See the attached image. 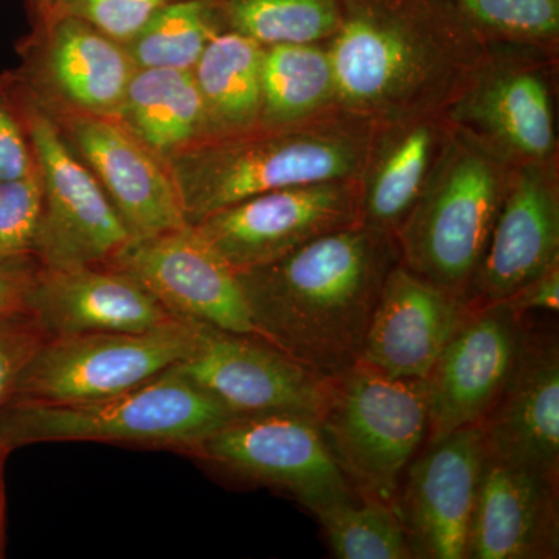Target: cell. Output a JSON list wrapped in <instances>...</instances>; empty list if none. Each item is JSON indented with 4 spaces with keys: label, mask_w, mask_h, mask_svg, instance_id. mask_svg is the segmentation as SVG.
Wrapping results in <instances>:
<instances>
[{
    "label": "cell",
    "mask_w": 559,
    "mask_h": 559,
    "mask_svg": "<svg viewBox=\"0 0 559 559\" xmlns=\"http://www.w3.org/2000/svg\"><path fill=\"white\" fill-rule=\"evenodd\" d=\"M58 2L60 0H25L32 27L49 20L55 10H57Z\"/></svg>",
    "instance_id": "8d00e7d4"
},
{
    "label": "cell",
    "mask_w": 559,
    "mask_h": 559,
    "mask_svg": "<svg viewBox=\"0 0 559 559\" xmlns=\"http://www.w3.org/2000/svg\"><path fill=\"white\" fill-rule=\"evenodd\" d=\"M452 130L444 112L374 124L358 179L360 224L395 237L436 171Z\"/></svg>",
    "instance_id": "603a6c76"
},
{
    "label": "cell",
    "mask_w": 559,
    "mask_h": 559,
    "mask_svg": "<svg viewBox=\"0 0 559 559\" xmlns=\"http://www.w3.org/2000/svg\"><path fill=\"white\" fill-rule=\"evenodd\" d=\"M46 340L28 312L0 316V409L13 399L22 370Z\"/></svg>",
    "instance_id": "836d02e7"
},
{
    "label": "cell",
    "mask_w": 559,
    "mask_h": 559,
    "mask_svg": "<svg viewBox=\"0 0 559 559\" xmlns=\"http://www.w3.org/2000/svg\"><path fill=\"white\" fill-rule=\"evenodd\" d=\"M399 263L393 235L356 223L237 277L255 336L331 378L358 362L382 285Z\"/></svg>",
    "instance_id": "6da1fadb"
},
{
    "label": "cell",
    "mask_w": 559,
    "mask_h": 559,
    "mask_svg": "<svg viewBox=\"0 0 559 559\" xmlns=\"http://www.w3.org/2000/svg\"><path fill=\"white\" fill-rule=\"evenodd\" d=\"M198 320L176 319L145 331L47 337L28 360L13 399L81 403L119 395L186 358Z\"/></svg>",
    "instance_id": "9c48e42d"
},
{
    "label": "cell",
    "mask_w": 559,
    "mask_h": 559,
    "mask_svg": "<svg viewBox=\"0 0 559 559\" xmlns=\"http://www.w3.org/2000/svg\"><path fill=\"white\" fill-rule=\"evenodd\" d=\"M558 481L487 455L466 559L558 558Z\"/></svg>",
    "instance_id": "7402d4cb"
},
{
    "label": "cell",
    "mask_w": 559,
    "mask_h": 559,
    "mask_svg": "<svg viewBox=\"0 0 559 559\" xmlns=\"http://www.w3.org/2000/svg\"><path fill=\"white\" fill-rule=\"evenodd\" d=\"M487 46L559 53V0H452Z\"/></svg>",
    "instance_id": "f546056e"
},
{
    "label": "cell",
    "mask_w": 559,
    "mask_h": 559,
    "mask_svg": "<svg viewBox=\"0 0 559 559\" xmlns=\"http://www.w3.org/2000/svg\"><path fill=\"white\" fill-rule=\"evenodd\" d=\"M559 263V160L511 170L471 304H495Z\"/></svg>",
    "instance_id": "ac0fdd59"
},
{
    "label": "cell",
    "mask_w": 559,
    "mask_h": 559,
    "mask_svg": "<svg viewBox=\"0 0 559 559\" xmlns=\"http://www.w3.org/2000/svg\"><path fill=\"white\" fill-rule=\"evenodd\" d=\"M489 457L559 479V349L554 334L524 325L506 389L479 423Z\"/></svg>",
    "instance_id": "ffe728a7"
},
{
    "label": "cell",
    "mask_w": 559,
    "mask_h": 559,
    "mask_svg": "<svg viewBox=\"0 0 559 559\" xmlns=\"http://www.w3.org/2000/svg\"><path fill=\"white\" fill-rule=\"evenodd\" d=\"M16 86L22 119L43 182L36 264L53 270L105 264L131 240L130 234L100 182L70 148L50 114L28 94L17 76Z\"/></svg>",
    "instance_id": "ba28073f"
},
{
    "label": "cell",
    "mask_w": 559,
    "mask_h": 559,
    "mask_svg": "<svg viewBox=\"0 0 559 559\" xmlns=\"http://www.w3.org/2000/svg\"><path fill=\"white\" fill-rule=\"evenodd\" d=\"M471 304L395 264L371 314L359 362L401 380H428Z\"/></svg>",
    "instance_id": "44dd1931"
},
{
    "label": "cell",
    "mask_w": 559,
    "mask_h": 559,
    "mask_svg": "<svg viewBox=\"0 0 559 559\" xmlns=\"http://www.w3.org/2000/svg\"><path fill=\"white\" fill-rule=\"evenodd\" d=\"M190 451L235 476L286 492L311 513L359 498L331 454L314 415H234Z\"/></svg>",
    "instance_id": "30bf717a"
},
{
    "label": "cell",
    "mask_w": 559,
    "mask_h": 559,
    "mask_svg": "<svg viewBox=\"0 0 559 559\" xmlns=\"http://www.w3.org/2000/svg\"><path fill=\"white\" fill-rule=\"evenodd\" d=\"M558 64L554 51L488 46L479 72L444 114L513 167L559 160Z\"/></svg>",
    "instance_id": "52a82bcc"
},
{
    "label": "cell",
    "mask_w": 559,
    "mask_h": 559,
    "mask_svg": "<svg viewBox=\"0 0 559 559\" xmlns=\"http://www.w3.org/2000/svg\"><path fill=\"white\" fill-rule=\"evenodd\" d=\"M326 47L340 108L373 124L444 112L488 55L452 0H344Z\"/></svg>",
    "instance_id": "7a4b0ae2"
},
{
    "label": "cell",
    "mask_w": 559,
    "mask_h": 559,
    "mask_svg": "<svg viewBox=\"0 0 559 559\" xmlns=\"http://www.w3.org/2000/svg\"><path fill=\"white\" fill-rule=\"evenodd\" d=\"M334 557L414 559L395 507L371 499H349L316 510Z\"/></svg>",
    "instance_id": "f1b7e54d"
},
{
    "label": "cell",
    "mask_w": 559,
    "mask_h": 559,
    "mask_svg": "<svg viewBox=\"0 0 559 559\" xmlns=\"http://www.w3.org/2000/svg\"><path fill=\"white\" fill-rule=\"evenodd\" d=\"M171 369L234 415L297 412L318 418L329 389V378L266 341L204 322H198L186 358Z\"/></svg>",
    "instance_id": "7c38bea8"
},
{
    "label": "cell",
    "mask_w": 559,
    "mask_h": 559,
    "mask_svg": "<svg viewBox=\"0 0 559 559\" xmlns=\"http://www.w3.org/2000/svg\"><path fill=\"white\" fill-rule=\"evenodd\" d=\"M356 223L358 180H330L257 194L216 210L191 227L230 270L242 272Z\"/></svg>",
    "instance_id": "8fae6325"
},
{
    "label": "cell",
    "mask_w": 559,
    "mask_h": 559,
    "mask_svg": "<svg viewBox=\"0 0 559 559\" xmlns=\"http://www.w3.org/2000/svg\"><path fill=\"white\" fill-rule=\"evenodd\" d=\"M226 32L216 0H173L124 44L138 69L193 70L210 43Z\"/></svg>",
    "instance_id": "4316f807"
},
{
    "label": "cell",
    "mask_w": 559,
    "mask_h": 559,
    "mask_svg": "<svg viewBox=\"0 0 559 559\" xmlns=\"http://www.w3.org/2000/svg\"><path fill=\"white\" fill-rule=\"evenodd\" d=\"M36 168L22 119L14 72L0 73V179L22 178Z\"/></svg>",
    "instance_id": "d6a6232c"
},
{
    "label": "cell",
    "mask_w": 559,
    "mask_h": 559,
    "mask_svg": "<svg viewBox=\"0 0 559 559\" xmlns=\"http://www.w3.org/2000/svg\"><path fill=\"white\" fill-rule=\"evenodd\" d=\"M522 333L506 301L469 305L428 377V441L479 425L513 373Z\"/></svg>",
    "instance_id": "4fadbf2b"
},
{
    "label": "cell",
    "mask_w": 559,
    "mask_h": 559,
    "mask_svg": "<svg viewBox=\"0 0 559 559\" xmlns=\"http://www.w3.org/2000/svg\"><path fill=\"white\" fill-rule=\"evenodd\" d=\"M502 301H506L520 318H524L527 312L532 311L557 314L559 310V263H555L549 270L522 286L509 299Z\"/></svg>",
    "instance_id": "e575fe53"
},
{
    "label": "cell",
    "mask_w": 559,
    "mask_h": 559,
    "mask_svg": "<svg viewBox=\"0 0 559 559\" xmlns=\"http://www.w3.org/2000/svg\"><path fill=\"white\" fill-rule=\"evenodd\" d=\"M260 127L305 123L341 109L326 43L264 47Z\"/></svg>",
    "instance_id": "484cf974"
},
{
    "label": "cell",
    "mask_w": 559,
    "mask_h": 559,
    "mask_svg": "<svg viewBox=\"0 0 559 559\" xmlns=\"http://www.w3.org/2000/svg\"><path fill=\"white\" fill-rule=\"evenodd\" d=\"M5 455L7 454H3V452H0V471H2V463H3V459H5Z\"/></svg>",
    "instance_id": "f35d334b"
},
{
    "label": "cell",
    "mask_w": 559,
    "mask_h": 559,
    "mask_svg": "<svg viewBox=\"0 0 559 559\" xmlns=\"http://www.w3.org/2000/svg\"><path fill=\"white\" fill-rule=\"evenodd\" d=\"M35 267L0 264V316L25 312V294Z\"/></svg>",
    "instance_id": "d590c367"
},
{
    "label": "cell",
    "mask_w": 559,
    "mask_h": 559,
    "mask_svg": "<svg viewBox=\"0 0 559 559\" xmlns=\"http://www.w3.org/2000/svg\"><path fill=\"white\" fill-rule=\"evenodd\" d=\"M170 2L173 0H60L51 16L76 17L124 46Z\"/></svg>",
    "instance_id": "1f68e13d"
},
{
    "label": "cell",
    "mask_w": 559,
    "mask_h": 559,
    "mask_svg": "<svg viewBox=\"0 0 559 559\" xmlns=\"http://www.w3.org/2000/svg\"><path fill=\"white\" fill-rule=\"evenodd\" d=\"M20 53L14 73L39 105L95 116L116 117L138 69L124 46L66 14L33 25Z\"/></svg>",
    "instance_id": "9a60e30c"
},
{
    "label": "cell",
    "mask_w": 559,
    "mask_h": 559,
    "mask_svg": "<svg viewBox=\"0 0 559 559\" xmlns=\"http://www.w3.org/2000/svg\"><path fill=\"white\" fill-rule=\"evenodd\" d=\"M25 312L47 337L132 333L179 319L138 280L106 264L64 270L36 266L25 294Z\"/></svg>",
    "instance_id": "d6986e66"
},
{
    "label": "cell",
    "mask_w": 559,
    "mask_h": 559,
    "mask_svg": "<svg viewBox=\"0 0 559 559\" xmlns=\"http://www.w3.org/2000/svg\"><path fill=\"white\" fill-rule=\"evenodd\" d=\"M234 414L168 369L108 399L44 403L11 399L0 409V452L50 441L150 443L191 448Z\"/></svg>",
    "instance_id": "5b68a950"
},
{
    "label": "cell",
    "mask_w": 559,
    "mask_h": 559,
    "mask_svg": "<svg viewBox=\"0 0 559 559\" xmlns=\"http://www.w3.org/2000/svg\"><path fill=\"white\" fill-rule=\"evenodd\" d=\"M116 117L164 162L209 139L193 70L135 69Z\"/></svg>",
    "instance_id": "cb8c5ba5"
},
{
    "label": "cell",
    "mask_w": 559,
    "mask_h": 559,
    "mask_svg": "<svg viewBox=\"0 0 559 559\" xmlns=\"http://www.w3.org/2000/svg\"><path fill=\"white\" fill-rule=\"evenodd\" d=\"M318 419L356 495L396 509L404 471L428 437V380L390 378L358 360L329 378Z\"/></svg>",
    "instance_id": "8992f818"
},
{
    "label": "cell",
    "mask_w": 559,
    "mask_h": 559,
    "mask_svg": "<svg viewBox=\"0 0 559 559\" xmlns=\"http://www.w3.org/2000/svg\"><path fill=\"white\" fill-rule=\"evenodd\" d=\"M263 57L261 44L235 32L221 33L201 55L193 76L204 105L209 139L260 127Z\"/></svg>",
    "instance_id": "d4e9b609"
},
{
    "label": "cell",
    "mask_w": 559,
    "mask_h": 559,
    "mask_svg": "<svg viewBox=\"0 0 559 559\" xmlns=\"http://www.w3.org/2000/svg\"><path fill=\"white\" fill-rule=\"evenodd\" d=\"M511 170L513 165L454 127L428 186L395 234L400 263L471 304Z\"/></svg>",
    "instance_id": "277c9868"
},
{
    "label": "cell",
    "mask_w": 559,
    "mask_h": 559,
    "mask_svg": "<svg viewBox=\"0 0 559 559\" xmlns=\"http://www.w3.org/2000/svg\"><path fill=\"white\" fill-rule=\"evenodd\" d=\"M105 264L138 280L175 318L255 336L237 272L191 226L131 238Z\"/></svg>",
    "instance_id": "2e32d148"
},
{
    "label": "cell",
    "mask_w": 559,
    "mask_h": 559,
    "mask_svg": "<svg viewBox=\"0 0 559 559\" xmlns=\"http://www.w3.org/2000/svg\"><path fill=\"white\" fill-rule=\"evenodd\" d=\"M485 459L484 437L474 425L428 441L411 460L396 511L414 558L466 559Z\"/></svg>",
    "instance_id": "e0dca14e"
},
{
    "label": "cell",
    "mask_w": 559,
    "mask_h": 559,
    "mask_svg": "<svg viewBox=\"0 0 559 559\" xmlns=\"http://www.w3.org/2000/svg\"><path fill=\"white\" fill-rule=\"evenodd\" d=\"M43 108L100 182L131 238L190 226L167 164L117 117Z\"/></svg>",
    "instance_id": "5bb4252c"
},
{
    "label": "cell",
    "mask_w": 559,
    "mask_h": 559,
    "mask_svg": "<svg viewBox=\"0 0 559 559\" xmlns=\"http://www.w3.org/2000/svg\"><path fill=\"white\" fill-rule=\"evenodd\" d=\"M3 546H5V485L0 474V558H3Z\"/></svg>",
    "instance_id": "74e56055"
},
{
    "label": "cell",
    "mask_w": 559,
    "mask_h": 559,
    "mask_svg": "<svg viewBox=\"0 0 559 559\" xmlns=\"http://www.w3.org/2000/svg\"><path fill=\"white\" fill-rule=\"evenodd\" d=\"M43 215L38 167L22 178L0 179V264L38 266L36 240Z\"/></svg>",
    "instance_id": "4dcf8cb0"
},
{
    "label": "cell",
    "mask_w": 559,
    "mask_h": 559,
    "mask_svg": "<svg viewBox=\"0 0 559 559\" xmlns=\"http://www.w3.org/2000/svg\"><path fill=\"white\" fill-rule=\"evenodd\" d=\"M374 124L337 109L286 127L204 140L165 162L187 223L267 191L358 180Z\"/></svg>",
    "instance_id": "3957f363"
},
{
    "label": "cell",
    "mask_w": 559,
    "mask_h": 559,
    "mask_svg": "<svg viewBox=\"0 0 559 559\" xmlns=\"http://www.w3.org/2000/svg\"><path fill=\"white\" fill-rule=\"evenodd\" d=\"M226 32L277 44L329 43L340 31L344 0H216Z\"/></svg>",
    "instance_id": "83f0119b"
}]
</instances>
